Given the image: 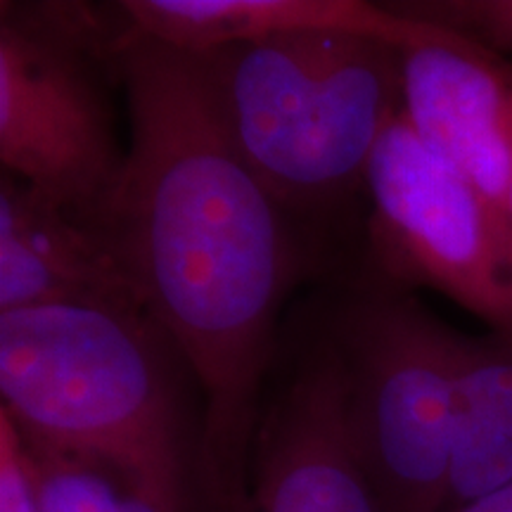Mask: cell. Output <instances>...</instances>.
<instances>
[{"label": "cell", "mask_w": 512, "mask_h": 512, "mask_svg": "<svg viewBox=\"0 0 512 512\" xmlns=\"http://www.w3.org/2000/svg\"><path fill=\"white\" fill-rule=\"evenodd\" d=\"M117 72L131 138L100 223L200 389L204 510L249 512L254 441L294 268L290 216L235 150L202 55L126 19Z\"/></svg>", "instance_id": "6da1fadb"}, {"label": "cell", "mask_w": 512, "mask_h": 512, "mask_svg": "<svg viewBox=\"0 0 512 512\" xmlns=\"http://www.w3.org/2000/svg\"><path fill=\"white\" fill-rule=\"evenodd\" d=\"M188 380L145 311L0 313V396L24 441L105 467L157 512H192L197 494Z\"/></svg>", "instance_id": "7a4b0ae2"}, {"label": "cell", "mask_w": 512, "mask_h": 512, "mask_svg": "<svg viewBox=\"0 0 512 512\" xmlns=\"http://www.w3.org/2000/svg\"><path fill=\"white\" fill-rule=\"evenodd\" d=\"M202 57L235 150L287 216L366 188L370 157L403 110L399 46L311 31Z\"/></svg>", "instance_id": "3957f363"}, {"label": "cell", "mask_w": 512, "mask_h": 512, "mask_svg": "<svg viewBox=\"0 0 512 512\" xmlns=\"http://www.w3.org/2000/svg\"><path fill=\"white\" fill-rule=\"evenodd\" d=\"M121 12L83 3L0 5V164L64 209L100 221L119 188L110 95Z\"/></svg>", "instance_id": "277c9868"}, {"label": "cell", "mask_w": 512, "mask_h": 512, "mask_svg": "<svg viewBox=\"0 0 512 512\" xmlns=\"http://www.w3.org/2000/svg\"><path fill=\"white\" fill-rule=\"evenodd\" d=\"M358 460L382 512H444L458 411V330L413 292L361 278L325 320Z\"/></svg>", "instance_id": "5b68a950"}, {"label": "cell", "mask_w": 512, "mask_h": 512, "mask_svg": "<svg viewBox=\"0 0 512 512\" xmlns=\"http://www.w3.org/2000/svg\"><path fill=\"white\" fill-rule=\"evenodd\" d=\"M363 278L430 287L512 342V219L415 136L403 110L368 164Z\"/></svg>", "instance_id": "8992f818"}, {"label": "cell", "mask_w": 512, "mask_h": 512, "mask_svg": "<svg viewBox=\"0 0 512 512\" xmlns=\"http://www.w3.org/2000/svg\"><path fill=\"white\" fill-rule=\"evenodd\" d=\"M249 512H382L347 418V384L328 330L290 354L254 441Z\"/></svg>", "instance_id": "52a82bcc"}, {"label": "cell", "mask_w": 512, "mask_h": 512, "mask_svg": "<svg viewBox=\"0 0 512 512\" xmlns=\"http://www.w3.org/2000/svg\"><path fill=\"white\" fill-rule=\"evenodd\" d=\"M401 81L403 114L415 136L505 207L512 178L510 64L430 22L425 36L401 48Z\"/></svg>", "instance_id": "ba28073f"}, {"label": "cell", "mask_w": 512, "mask_h": 512, "mask_svg": "<svg viewBox=\"0 0 512 512\" xmlns=\"http://www.w3.org/2000/svg\"><path fill=\"white\" fill-rule=\"evenodd\" d=\"M46 306L145 311L100 221L3 171L0 313Z\"/></svg>", "instance_id": "9c48e42d"}, {"label": "cell", "mask_w": 512, "mask_h": 512, "mask_svg": "<svg viewBox=\"0 0 512 512\" xmlns=\"http://www.w3.org/2000/svg\"><path fill=\"white\" fill-rule=\"evenodd\" d=\"M133 29L185 53H211L273 36L339 31L408 46L430 22L363 0H126Z\"/></svg>", "instance_id": "30bf717a"}, {"label": "cell", "mask_w": 512, "mask_h": 512, "mask_svg": "<svg viewBox=\"0 0 512 512\" xmlns=\"http://www.w3.org/2000/svg\"><path fill=\"white\" fill-rule=\"evenodd\" d=\"M27 448L36 470L43 512H157L105 467L48 448L29 444Z\"/></svg>", "instance_id": "8fae6325"}, {"label": "cell", "mask_w": 512, "mask_h": 512, "mask_svg": "<svg viewBox=\"0 0 512 512\" xmlns=\"http://www.w3.org/2000/svg\"><path fill=\"white\" fill-rule=\"evenodd\" d=\"M458 403L512 441V342L458 332Z\"/></svg>", "instance_id": "7c38bea8"}, {"label": "cell", "mask_w": 512, "mask_h": 512, "mask_svg": "<svg viewBox=\"0 0 512 512\" xmlns=\"http://www.w3.org/2000/svg\"><path fill=\"white\" fill-rule=\"evenodd\" d=\"M392 8L458 31L498 55H512V0H430L392 3Z\"/></svg>", "instance_id": "4fadbf2b"}, {"label": "cell", "mask_w": 512, "mask_h": 512, "mask_svg": "<svg viewBox=\"0 0 512 512\" xmlns=\"http://www.w3.org/2000/svg\"><path fill=\"white\" fill-rule=\"evenodd\" d=\"M0 512H43L29 448L5 408H0Z\"/></svg>", "instance_id": "5bb4252c"}, {"label": "cell", "mask_w": 512, "mask_h": 512, "mask_svg": "<svg viewBox=\"0 0 512 512\" xmlns=\"http://www.w3.org/2000/svg\"><path fill=\"white\" fill-rule=\"evenodd\" d=\"M456 512H512V484L505 486L498 494L467 505V508H460Z\"/></svg>", "instance_id": "9a60e30c"}, {"label": "cell", "mask_w": 512, "mask_h": 512, "mask_svg": "<svg viewBox=\"0 0 512 512\" xmlns=\"http://www.w3.org/2000/svg\"><path fill=\"white\" fill-rule=\"evenodd\" d=\"M505 207H508V214L512 219V178H510V188H508V200H505Z\"/></svg>", "instance_id": "2e32d148"}]
</instances>
